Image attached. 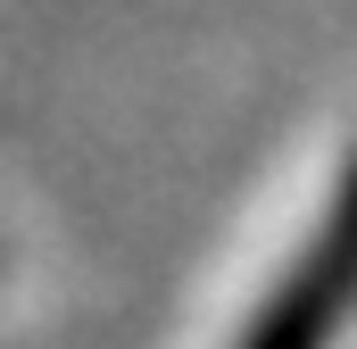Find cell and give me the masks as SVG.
Listing matches in <instances>:
<instances>
[{"mask_svg":"<svg viewBox=\"0 0 357 349\" xmlns=\"http://www.w3.org/2000/svg\"><path fill=\"white\" fill-rule=\"evenodd\" d=\"M357 316V158L341 167L316 233L291 250V266L266 283L233 349H341Z\"/></svg>","mask_w":357,"mask_h":349,"instance_id":"6da1fadb","label":"cell"}]
</instances>
